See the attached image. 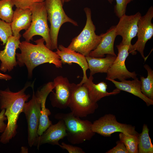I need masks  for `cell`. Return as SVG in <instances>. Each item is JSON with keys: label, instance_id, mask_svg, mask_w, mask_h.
Wrapping results in <instances>:
<instances>
[{"label": "cell", "instance_id": "1", "mask_svg": "<svg viewBox=\"0 0 153 153\" xmlns=\"http://www.w3.org/2000/svg\"><path fill=\"white\" fill-rule=\"evenodd\" d=\"M29 86L26 85L17 92L11 91L8 88L3 90H0V108L1 110L5 109V114L7 120L6 127L0 137V141L3 144L8 143L17 134L19 116L30 96L25 92Z\"/></svg>", "mask_w": 153, "mask_h": 153}, {"label": "cell", "instance_id": "2", "mask_svg": "<svg viewBox=\"0 0 153 153\" xmlns=\"http://www.w3.org/2000/svg\"><path fill=\"white\" fill-rule=\"evenodd\" d=\"M42 38L35 41L36 44L24 41L21 42L19 48L20 53H16L18 64L20 67L26 65L28 76L31 77L33 71L37 66L44 63H52L57 68H62L59 56L44 44Z\"/></svg>", "mask_w": 153, "mask_h": 153}, {"label": "cell", "instance_id": "3", "mask_svg": "<svg viewBox=\"0 0 153 153\" xmlns=\"http://www.w3.org/2000/svg\"><path fill=\"white\" fill-rule=\"evenodd\" d=\"M55 118L64 122L67 139L73 144H79L91 139L95 133L92 129V123L88 120H82L75 116L71 112L56 114Z\"/></svg>", "mask_w": 153, "mask_h": 153}, {"label": "cell", "instance_id": "4", "mask_svg": "<svg viewBox=\"0 0 153 153\" xmlns=\"http://www.w3.org/2000/svg\"><path fill=\"white\" fill-rule=\"evenodd\" d=\"M84 10L86 17V25L80 33L72 39L67 48L86 56L97 47L104 33L99 35L95 34L96 28L92 19L91 9L86 7Z\"/></svg>", "mask_w": 153, "mask_h": 153}, {"label": "cell", "instance_id": "5", "mask_svg": "<svg viewBox=\"0 0 153 153\" xmlns=\"http://www.w3.org/2000/svg\"><path fill=\"white\" fill-rule=\"evenodd\" d=\"M29 8L32 14L31 22L29 28L23 34V38L26 41L29 42L34 36H41L44 40L46 46L51 50L50 28L48 24L44 1L35 3Z\"/></svg>", "mask_w": 153, "mask_h": 153}, {"label": "cell", "instance_id": "6", "mask_svg": "<svg viewBox=\"0 0 153 153\" xmlns=\"http://www.w3.org/2000/svg\"><path fill=\"white\" fill-rule=\"evenodd\" d=\"M48 20L50 24V35L51 41V50L58 48V38L60 29L66 22L71 23L75 26L78 25L76 21L69 17L63 7L61 0H45Z\"/></svg>", "mask_w": 153, "mask_h": 153}, {"label": "cell", "instance_id": "7", "mask_svg": "<svg viewBox=\"0 0 153 153\" xmlns=\"http://www.w3.org/2000/svg\"><path fill=\"white\" fill-rule=\"evenodd\" d=\"M72 93L68 105L73 114L78 117H83L93 114L98 108L97 103L90 100L88 91L83 84L71 83Z\"/></svg>", "mask_w": 153, "mask_h": 153}, {"label": "cell", "instance_id": "8", "mask_svg": "<svg viewBox=\"0 0 153 153\" xmlns=\"http://www.w3.org/2000/svg\"><path fill=\"white\" fill-rule=\"evenodd\" d=\"M33 85V93L31 99L26 102L22 112L25 114L28 126V142L30 147L34 144L39 137L37 130L39 124L41 110V94L38 90L35 94Z\"/></svg>", "mask_w": 153, "mask_h": 153}, {"label": "cell", "instance_id": "9", "mask_svg": "<svg viewBox=\"0 0 153 153\" xmlns=\"http://www.w3.org/2000/svg\"><path fill=\"white\" fill-rule=\"evenodd\" d=\"M92 129L95 133L105 137H110L116 132L131 135L139 134L135 126L118 122L116 116L110 114H106L94 121L92 123Z\"/></svg>", "mask_w": 153, "mask_h": 153}, {"label": "cell", "instance_id": "10", "mask_svg": "<svg viewBox=\"0 0 153 153\" xmlns=\"http://www.w3.org/2000/svg\"><path fill=\"white\" fill-rule=\"evenodd\" d=\"M153 18V7L149 8L146 14L141 16L138 24L137 34V40L132 45L129 52L133 55L136 54V51L139 52L142 57L145 60L144 51L146 42L153 36V24L152 20Z\"/></svg>", "mask_w": 153, "mask_h": 153}, {"label": "cell", "instance_id": "11", "mask_svg": "<svg viewBox=\"0 0 153 153\" xmlns=\"http://www.w3.org/2000/svg\"><path fill=\"white\" fill-rule=\"evenodd\" d=\"M118 53L116 58L109 69L106 80L117 79L120 81L127 79L137 78V74L134 71L130 72L127 69L125 61L129 53V47L121 43L116 45Z\"/></svg>", "mask_w": 153, "mask_h": 153}, {"label": "cell", "instance_id": "12", "mask_svg": "<svg viewBox=\"0 0 153 153\" xmlns=\"http://www.w3.org/2000/svg\"><path fill=\"white\" fill-rule=\"evenodd\" d=\"M141 16L139 12L130 15L125 14L120 18L118 24L115 26L117 36L120 35L122 37L121 43L122 44L129 46V53L132 45L131 41L137 35L138 22Z\"/></svg>", "mask_w": 153, "mask_h": 153}, {"label": "cell", "instance_id": "13", "mask_svg": "<svg viewBox=\"0 0 153 153\" xmlns=\"http://www.w3.org/2000/svg\"><path fill=\"white\" fill-rule=\"evenodd\" d=\"M55 92L50 95L51 105L53 107L65 109L68 107L72 93L71 83L67 77L61 76L55 78L53 82Z\"/></svg>", "mask_w": 153, "mask_h": 153}, {"label": "cell", "instance_id": "14", "mask_svg": "<svg viewBox=\"0 0 153 153\" xmlns=\"http://www.w3.org/2000/svg\"><path fill=\"white\" fill-rule=\"evenodd\" d=\"M21 35H12L9 37L4 49L0 51V60L1 62L0 70L4 72H10L17 65L16 60V50L19 48L21 43Z\"/></svg>", "mask_w": 153, "mask_h": 153}, {"label": "cell", "instance_id": "15", "mask_svg": "<svg viewBox=\"0 0 153 153\" xmlns=\"http://www.w3.org/2000/svg\"><path fill=\"white\" fill-rule=\"evenodd\" d=\"M67 136L66 129L63 121L59 120L56 124L51 125L36 139L34 146L39 149L42 145L48 143L59 146V141Z\"/></svg>", "mask_w": 153, "mask_h": 153}, {"label": "cell", "instance_id": "16", "mask_svg": "<svg viewBox=\"0 0 153 153\" xmlns=\"http://www.w3.org/2000/svg\"><path fill=\"white\" fill-rule=\"evenodd\" d=\"M55 52L59 56L62 63L71 65L73 63L78 65L82 68L83 77L80 84H82L88 79L86 72L89 69L86 56L82 54L65 47L61 44L58 46Z\"/></svg>", "mask_w": 153, "mask_h": 153}, {"label": "cell", "instance_id": "17", "mask_svg": "<svg viewBox=\"0 0 153 153\" xmlns=\"http://www.w3.org/2000/svg\"><path fill=\"white\" fill-rule=\"evenodd\" d=\"M116 36L115 26H112L104 33L99 43L94 50L91 52L88 56L103 58L105 54H107L116 56L114 48V43Z\"/></svg>", "mask_w": 153, "mask_h": 153}, {"label": "cell", "instance_id": "18", "mask_svg": "<svg viewBox=\"0 0 153 153\" xmlns=\"http://www.w3.org/2000/svg\"><path fill=\"white\" fill-rule=\"evenodd\" d=\"M32 19V14L29 8L25 9L16 7L14 13L10 26L12 35H21L20 32L26 30L30 26Z\"/></svg>", "mask_w": 153, "mask_h": 153}, {"label": "cell", "instance_id": "19", "mask_svg": "<svg viewBox=\"0 0 153 153\" xmlns=\"http://www.w3.org/2000/svg\"><path fill=\"white\" fill-rule=\"evenodd\" d=\"M54 89L53 82H49L46 84L40 90L41 94V110L39 124L37 130L39 135H41L52 124L49 118L51 113L46 108V101L47 96Z\"/></svg>", "mask_w": 153, "mask_h": 153}, {"label": "cell", "instance_id": "20", "mask_svg": "<svg viewBox=\"0 0 153 153\" xmlns=\"http://www.w3.org/2000/svg\"><path fill=\"white\" fill-rule=\"evenodd\" d=\"M93 76L90 75L89 78L83 84L87 88L88 95L91 101L93 103L97 102L104 97L119 93L120 91L117 88L112 92H109L107 91V86L104 82H101L97 84H94Z\"/></svg>", "mask_w": 153, "mask_h": 153}, {"label": "cell", "instance_id": "21", "mask_svg": "<svg viewBox=\"0 0 153 153\" xmlns=\"http://www.w3.org/2000/svg\"><path fill=\"white\" fill-rule=\"evenodd\" d=\"M107 80L112 82L116 88L120 90L126 91L139 97L146 103L148 106L153 105V100L148 98L142 93L141 82L137 77L132 80H124L120 82L111 79Z\"/></svg>", "mask_w": 153, "mask_h": 153}, {"label": "cell", "instance_id": "22", "mask_svg": "<svg viewBox=\"0 0 153 153\" xmlns=\"http://www.w3.org/2000/svg\"><path fill=\"white\" fill-rule=\"evenodd\" d=\"M116 57L110 54H107L104 58L86 56L90 70V75L93 76L97 73H107Z\"/></svg>", "mask_w": 153, "mask_h": 153}, {"label": "cell", "instance_id": "23", "mask_svg": "<svg viewBox=\"0 0 153 153\" xmlns=\"http://www.w3.org/2000/svg\"><path fill=\"white\" fill-rule=\"evenodd\" d=\"M144 67L147 71L148 74L146 78L140 76L141 91L145 96L153 100V71L147 64L144 65Z\"/></svg>", "mask_w": 153, "mask_h": 153}, {"label": "cell", "instance_id": "24", "mask_svg": "<svg viewBox=\"0 0 153 153\" xmlns=\"http://www.w3.org/2000/svg\"><path fill=\"white\" fill-rule=\"evenodd\" d=\"M149 131L147 125L144 124L142 132L139 135L138 153H153V145L149 135Z\"/></svg>", "mask_w": 153, "mask_h": 153}, {"label": "cell", "instance_id": "25", "mask_svg": "<svg viewBox=\"0 0 153 153\" xmlns=\"http://www.w3.org/2000/svg\"><path fill=\"white\" fill-rule=\"evenodd\" d=\"M139 135H131L120 133V141L125 145L128 153H138Z\"/></svg>", "mask_w": 153, "mask_h": 153}, {"label": "cell", "instance_id": "26", "mask_svg": "<svg viewBox=\"0 0 153 153\" xmlns=\"http://www.w3.org/2000/svg\"><path fill=\"white\" fill-rule=\"evenodd\" d=\"M14 5L12 0H0V19L10 23L14 13L12 8Z\"/></svg>", "mask_w": 153, "mask_h": 153}, {"label": "cell", "instance_id": "27", "mask_svg": "<svg viewBox=\"0 0 153 153\" xmlns=\"http://www.w3.org/2000/svg\"><path fill=\"white\" fill-rule=\"evenodd\" d=\"M12 35L10 23L0 19V40L3 45L6 43L8 39Z\"/></svg>", "mask_w": 153, "mask_h": 153}, {"label": "cell", "instance_id": "28", "mask_svg": "<svg viewBox=\"0 0 153 153\" xmlns=\"http://www.w3.org/2000/svg\"><path fill=\"white\" fill-rule=\"evenodd\" d=\"M116 4L114 7L116 15L120 18L126 14L127 5L133 0H115Z\"/></svg>", "mask_w": 153, "mask_h": 153}, {"label": "cell", "instance_id": "29", "mask_svg": "<svg viewBox=\"0 0 153 153\" xmlns=\"http://www.w3.org/2000/svg\"><path fill=\"white\" fill-rule=\"evenodd\" d=\"M14 5L16 7L25 9L29 8L34 4L42 2L45 0H12Z\"/></svg>", "mask_w": 153, "mask_h": 153}, {"label": "cell", "instance_id": "30", "mask_svg": "<svg viewBox=\"0 0 153 153\" xmlns=\"http://www.w3.org/2000/svg\"><path fill=\"white\" fill-rule=\"evenodd\" d=\"M59 146L63 149L66 150L69 153H85L81 148L67 144L64 142H62Z\"/></svg>", "mask_w": 153, "mask_h": 153}, {"label": "cell", "instance_id": "31", "mask_svg": "<svg viewBox=\"0 0 153 153\" xmlns=\"http://www.w3.org/2000/svg\"><path fill=\"white\" fill-rule=\"evenodd\" d=\"M116 145L108 150L106 153H128L124 144L120 141H117Z\"/></svg>", "mask_w": 153, "mask_h": 153}, {"label": "cell", "instance_id": "32", "mask_svg": "<svg viewBox=\"0 0 153 153\" xmlns=\"http://www.w3.org/2000/svg\"><path fill=\"white\" fill-rule=\"evenodd\" d=\"M5 113V109L1 110L0 112V131L2 133L5 131L7 126V124L5 123V121L7 120V118Z\"/></svg>", "mask_w": 153, "mask_h": 153}, {"label": "cell", "instance_id": "33", "mask_svg": "<svg viewBox=\"0 0 153 153\" xmlns=\"http://www.w3.org/2000/svg\"><path fill=\"white\" fill-rule=\"evenodd\" d=\"M12 78L11 76L7 74H4L0 72V79L8 80Z\"/></svg>", "mask_w": 153, "mask_h": 153}, {"label": "cell", "instance_id": "34", "mask_svg": "<svg viewBox=\"0 0 153 153\" xmlns=\"http://www.w3.org/2000/svg\"><path fill=\"white\" fill-rule=\"evenodd\" d=\"M71 0H65V2H68L70 1ZM108 1L110 4L112 3V2L113 1V0H107Z\"/></svg>", "mask_w": 153, "mask_h": 153}, {"label": "cell", "instance_id": "35", "mask_svg": "<svg viewBox=\"0 0 153 153\" xmlns=\"http://www.w3.org/2000/svg\"><path fill=\"white\" fill-rule=\"evenodd\" d=\"M61 1L63 4V5L65 2V0H61Z\"/></svg>", "mask_w": 153, "mask_h": 153}, {"label": "cell", "instance_id": "36", "mask_svg": "<svg viewBox=\"0 0 153 153\" xmlns=\"http://www.w3.org/2000/svg\"><path fill=\"white\" fill-rule=\"evenodd\" d=\"M0 133H2V132L1 131H0Z\"/></svg>", "mask_w": 153, "mask_h": 153}]
</instances>
